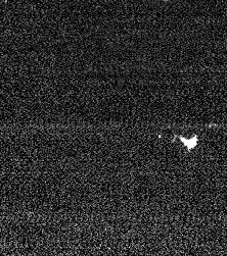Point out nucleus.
Here are the masks:
<instances>
[{
    "mask_svg": "<svg viewBox=\"0 0 227 256\" xmlns=\"http://www.w3.org/2000/svg\"><path fill=\"white\" fill-rule=\"evenodd\" d=\"M181 141H182V142H183V143L185 144V145H186L189 149L193 148V147L197 145V137H193V138H191V139H184V138H181Z\"/></svg>",
    "mask_w": 227,
    "mask_h": 256,
    "instance_id": "nucleus-1",
    "label": "nucleus"
}]
</instances>
